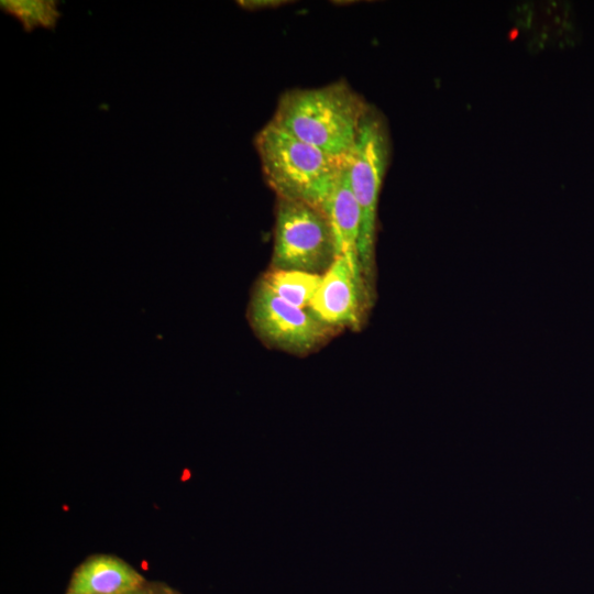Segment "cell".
Masks as SVG:
<instances>
[{
    "mask_svg": "<svg viewBox=\"0 0 594 594\" xmlns=\"http://www.w3.org/2000/svg\"><path fill=\"white\" fill-rule=\"evenodd\" d=\"M370 103L345 80L280 95L272 122L324 153L346 161Z\"/></svg>",
    "mask_w": 594,
    "mask_h": 594,
    "instance_id": "cell-1",
    "label": "cell"
},
{
    "mask_svg": "<svg viewBox=\"0 0 594 594\" xmlns=\"http://www.w3.org/2000/svg\"><path fill=\"white\" fill-rule=\"evenodd\" d=\"M262 173L277 198L324 209L343 172L336 158L268 121L255 135Z\"/></svg>",
    "mask_w": 594,
    "mask_h": 594,
    "instance_id": "cell-2",
    "label": "cell"
},
{
    "mask_svg": "<svg viewBox=\"0 0 594 594\" xmlns=\"http://www.w3.org/2000/svg\"><path fill=\"white\" fill-rule=\"evenodd\" d=\"M389 156L391 138L386 120L370 105L345 161V170L361 211L359 257L364 282L373 298L377 204Z\"/></svg>",
    "mask_w": 594,
    "mask_h": 594,
    "instance_id": "cell-3",
    "label": "cell"
},
{
    "mask_svg": "<svg viewBox=\"0 0 594 594\" xmlns=\"http://www.w3.org/2000/svg\"><path fill=\"white\" fill-rule=\"evenodd\" d=\"M336 257L327 213L304 202L277 198L271 268L323 274Z\"/></svg>",
    "mask_w": 594,
    "mask_h": 594,
    "instance_id": "cell-4",
    "label": "cell"
},
{
    "mask_svg": "<svg viewBox=\"0 0 594 594\" xmlns=\"http://www.w3.org/2000/svg\"><path fill=\"white\" fill-rule=\"evenodd\" d=\"M252 329L268 346L305 355L319 349L336 331L308 309L276 296L261 279L253 288L248 311Z\"/></svg>",
    "mask_w": 594,
    "mask_h": 594,
    "instance_id": "cell-5",
    "label": "cell"
},
{
    "mask_svg": "<svg viewBox=\"0 0 594 594\" xmlns=\"http://www.w3.org/2000/svg\"><path fill=\"white\" fill-rule=\"evenodd\" d=\"M373 299L365 282L353 271L348 260L337 256L322 274L308 310L318 320L338 330H359Z\"/></svg>",
    "mask_w": 594,
    "mask_h": 594,
    "instance_id": "cell-6",
    "label": "cell"
},
{
    "mask_svg": "<svg viewBox=\"0 0 594 594\" xmlns=\"http://www.w3.org/2000/svg\"><path fill=\"white\" fill-rule=\"evenodd\" d=\"M144 582L143 575L122 559L98 554L74 571L68 593L133 594L143 588Z\"/></svg>",
    "mask_w": 594,
    "mask_h": 594,
    "instance_id": "cell-7",
    "label": "cell"
},
{
    "mask_svg": "<svg viewBox=\"0 0 594 594\" xmlns=\"http://www.w3.org/2000/svg\"><path fill=\"white\" fill-rule=\"evenodd\" d=\"M323 211L333 230L337 256H344L353 271L363 278L359 257L361 211L349 183L345 164Z\"/></svg>",
    "mask_w": 594,
    "mask_h": 594,
    "instance_id": "cell-8",
    "label": "cell"
},
{
    "mask_svg": "<svg viewBox=\"0 0 594 594\" xmlns=\"http://www.w3.org/2000/svg\"><path fill=\"white\" fill-rule=\"evenodd\" d=\"M321 278L322 274L271 268L260 279L286 302L308 309Z\"/></svg>",
    "mask_w": 594,
    "mask_h": 594,
    "instance_id": "cell-9",
    "label": "cell"
},
{
    "mask_svg": "<svg viewBox=\"0 0 594 594\" xmlns=\"http://www.w3.org/2000/svg\"><path fill=\"white\" fill-rule=\"evenodd\" d=\"M4 12L14 15L25 31L35 28H53L59 16L57 2L47 0H6L1 1Z\"/></svg>",
    "mask_w": 594,
    "mask_h": 594,
    "instance_id": "cell-10",
    "label": "cell"
},
{
    "mask_svg": "<svg viewBox=\"0 0 594 594\" xmlns=\"http://www.w3.org/2000/svg\"><path fill=\"white\" fill-rule=\"evenodd\" d=\"M237 3L245 10L258 11L264 9L278 8L288 3L285 0H242L237 1Z\"/></svg>",
    "mask_w": 594,
    "mask_h": 594,
    "instance_id": "cell-11",
    "label": "cell"
},
{
    "mask_svg": "<svg viewBox=\"0 0 594 594\" xmlns=\"http://www.w3.org/2000/svg\"><path fill=\"white\" fill-rule=\"evenodd\" d=\"M156 594H180V593L169 587H162Z\"/></svg>",
    "mask_w": 594,
    "mask_h": 594,
    "instance_id": "cell-12",
    "label": "cell"
},
{
    "mask_svg": "<svg viewBox=\"0 0 594 594\" xmlns=\"http://www.w3.org/2000/svg\"><path fill=\"white\" fill-rule=\"evenodd\" d=\"M156 593L157 592L154 593L153 591H147V590L145 591V590L142 588V590H140V591H138V592H135L133 594H156Z\"/></svg>",
    "mask_w": 594,
    "mask_h": 594,
    "instance_id": "cell-13",
    "label": "cell"
},
{
    "mask_svg": "<svg viewBox=\"0 0 594 594\" xmlns=\"http://www.w3.org/2000/svg\"><path fill=\"white\" fill-rule=\"evenodd\" d=\"M67 594H72V593H67Z\"/></svg>",
    "mask_w": 594,
    "mask_h": 594,
    "instance_id": "cell-14",
    "label": "cell"
}]
</instances>
